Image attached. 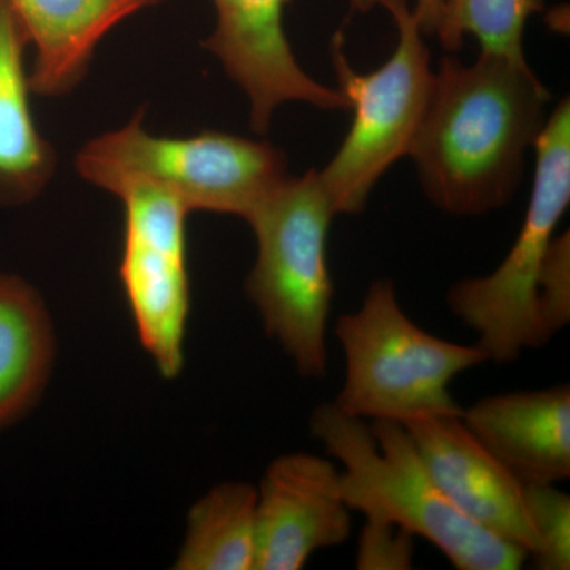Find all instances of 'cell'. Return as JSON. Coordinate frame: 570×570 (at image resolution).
Returning <instances> with one entry per match:
<instances>
[{"mask_svg":"<svg viewBox=\"0 0 570 570\" xmlns=\"http://www.w3.org/2000/svg\"><path fill=\"white\" fill-rule=\"evenodd\" d=\"M550 100L527 61L485 51L472 63L445 56L406 154L428 200L463 217L508 206Z\"/></svg>","mask_w":570,"mask_h":570,"instance_id":"1","label":"cell"},{"mask_svg":"<svg viewBox=\"0 0 570 570\" xmlns=\"http://www.w3.org/2000/svg\"><path fill=\"white\" fill-rule=\"evenodd\" d=\"M309 428L341 464V491L352 512L428 540L459 570H519L530 558L449 501L403 423L351 417L326 401L311 412Z\"/></svg>","mask_w":570,"mask_h":570,"instance_id":"2","label":"cell"},{"mask_svg":"<svg viewBox=\"0 0 570 570\" xmlns=\"http://www.w3.org/2000/svg\"><path fill=\"white\" fill-rule=\"evenodd\" d=\"M75 171L118 198L153 190L189 213L234 214L245 220L291 176L287 157L272 142L219 130L165 137L146 129L141 112L86 142L75 156Z\"/></svg>","mask_w":570,"mask_h":570,"instance_id":"3","label":"cell"},{"mask_svg":"<svg viewBox=\"0 0 570 570\" xmlns=\"http://www.w3.org/2000/svg\"><path fill=\"white\" fill-rule=\"evenodd\" d=\"M335 216L318 170H307L288 176L246 219L257 245L247 299L266 336L311 381L328 373L326 328L335 287L326 249Z\"/></svg>","mask_w":570,"mask_h":570,"instance_id":"4","label":"cell"},{"mask_svg":"<svg viewBox=\"0 0 570 570\" xmlns=\"http://www.w3.org/2000/svg\"><path fill=\"white\" fill-rule=\"evenodd\" d=\"M335 333L344 354V381L332 403L366 422L460 414L450 385L489 363L475 344L452 343L415 324L392 279L371 283L358 309L337 317Z\"/></svg>","mask_w":570,"mask_h":570,"instance_id":"5","label":"cell"},{"mask_svg":"<svg viewBox=\"0 0 570 570\" xmlns=\"http://www.w3.org/2000/svg\"><path fill=\"white\" fill-rule=\"evenodd\" d=\"M530 206L515 242L490 275L449 288V311L479 336L475 346L494 365L519 362L549 344L540 326L538 283L558 224L570 202V105H557L534 142Z\"/></svg>","mask_w":570,"mask_h":570,"instance_id":"6","label":"cell"},{"mask_svg":"<svg viewBox=\"0 0 570 570\" xmlns=\"http://www.w3.org/2000/svg\"><path fill=\"white\" fill-rule=\"evenodd\" d=\"M352 2L387 10L396 24L397 43L381 69L358 73L344 56L343 33L336 32L332 40L337 91L354 111L346 140L324 170H318L336 216L362 213L382 175L406 156L434 77L425 33L407 0Z\"/></svg>","mask_w":570,"mask_h":570,"instance_id":"7","label":"cell"},{"mask_svg":"<svg viewBox=\"0 0 570 570\" xmlns=\"http://www.w3.org/2000/svg\"><path fill=\"white\" fill-rule=\"evenodd\" d=\"M124 243L119 279L141 346L164 377L179 376L190 309L187 216L175 198L135 189L119 197Z\"/></svg>","mask_w":570,"mask_h":570,"instance_id":"8","label":"cell"},{"mask_svg":"<svg viewBox=\"0 0 570 570\" xmlns=\"http://www.w3.org/2000/svg\"><path fill=\"white\" fill-rule=\"evenodd\" d=\"M291 0H213L216 26L206 51L249 100L255 134L268 132L277 108L303 102L321 110H347L346 97L314 80L296 61L287 33L285 7Z\"/></svg>","mask_w":570,"mask_h":570,"instance_id":"9","label":"cell"},{"mask_svg":"<svg viewBox=\"0 0 570 570\" xmlns=\"http://www.w3.org/2000/svg\"><path fill=\"white\" fill-rule=\"evenodd\" d=\"M351 532L352 510L332 460L291 452L268 464L257 487L254 570L303 569Z\"/></svg>","mask_w":570,"mask_h":570,"instance_id":"10","label":"cell"},{"mask_svg":"<svg viewBox=\"0 0 570 570\" xmlns=\"http://www.w3.org/2000/svg\"><path fill=\"white\" fill-rule=\"evenodd\" d=\"M403 426L431 478L466 519L530 558L538 551L523 482L483 448L460 414L422 415Z\"/></svg>","mask_w":570,"mask_h":570,"instance_id":"11","label":"cell"},{"mask_svg":"<svg viewBox=\"0 0 570 570\" xmlns=\"http://www.w3.org/2000/svg\"><path fill=\"white\" fill-rule=\"evenodd\" d=\"M460 417L521 482L570 478L569 384L483 396Z\"/></svg>","mask_w":570,"mask_h":570,"instance_id":"12","label":"cell"},{"mask_svg":"<svg viewBox=\"0 0 570 570\" xmlns=\"http://www.w3.org/2000/svg\"><path fill=\"white\" fill-rule=\"evenodd\" d=\"M32 47V92L63 97L80 86L105 37L164 0H6Z\"/></svg>","mask_w":570,"mask_h":570,"instance_id":"13","label":"cell"},{"mask_svg":"<svg viewBox=\"0 0 570 570\" xmlns=\"http://www.w3.org/2000/svg\"><path fill=\"white\" fill-rule=\"evenodd\" d=\"M28 48L20 22L0 0V208L32 204L58 170L55 146L32 112Z\"/></svg>","mask_w":570,"mask_h":570,"instance_id":"14","label":"cell"},{"mask_svg":"<svg viewBox=\"0 0 570 570\" xmlns=\"http://www.w3.org/2000/svg\"><path fill=\"white\" fill-rule=\"evenodd\" d=\"M52 360L55 333L39 292L20 276L0 273V428L40 400Z\"/></svg>","mask_w":570,"mask_h":570,"instance_id":"15","label":"cell"},{"mask_svg":"<svg viewBox=\"0 0 570 570\" xmlns=\"http://www.w3.org/2000/svg\"><path fill=\"white\" fill-rule=\"evenodd\" d=\"M257 489L224 482L198 499L174 569L254 570Z\"/></svg>","mask_w":570,"mask_h":570,"instance_id":"16","label":"cell"},{"mask_svg":"<svg viewBox=\"0 0 570 570\" xmlns=\"http://www.w3.org/2000/svg\"><path fill=\"white\" fill-rule=\"evenodd\" d=\"M543 0H448L436 36L449 52L460 50L464 37L479 40L482 51L527 61L523 36Z\"/></svg>","mask_w":570,"mask_h":570,"instance_id":"17","label":"cell"},{"mask_svg":"<svg viewBox=\"0 0 570 570\" xmlns=\"http://www.w3.org/2000/svg\"><path fill=\"white\" fill-rule=\"evenodd\" d=\"M524 504L539 549L532 554L539 570L570 569V497L557 483H523Z\"/></svg>","mask_w":570,"mask_h":570,"instance_id":"18","label":"cell"},{"mask_svg":"<svg viewBox=\"0 0 570 570\" xmlns=\"http://www.w3.org/2000/svg\"><path fill=\"white\" fill-rule=\"evenodd\" d=\"M540 326L547 341L570 324V235H557L551 242L538 283Z\"/></svg>","mask_w":570,"mask_h":570,"instance_id":"19","label":"cell"},{"mask_svg":"<svg viewBox=\"0 0 570 570\" xmlns=\"http://www.w3.org/2000/svg\"><path fill=\"white\" fill-rule=\"evenodd\" d=\"M415 535L397 524L367 520L356 547L358 570H407L414 568Z\"/></svg>","mask_w":570,"mask_h":570,"instance_id":"20","label":"cell"},{"mask_svg":"<svg viewBox=\"0 0 570 570\" xmlns=\"http://www.w3.org/2000/svg\"><path fill=\"white\" fill-rule=\"evenodd\" d=\"M448 0H415L414 11L423 33H436Z\"/></svg>","mask_w":570,"mask_h":570,"instance_id":"21","label":"cell"}]
</instances>
